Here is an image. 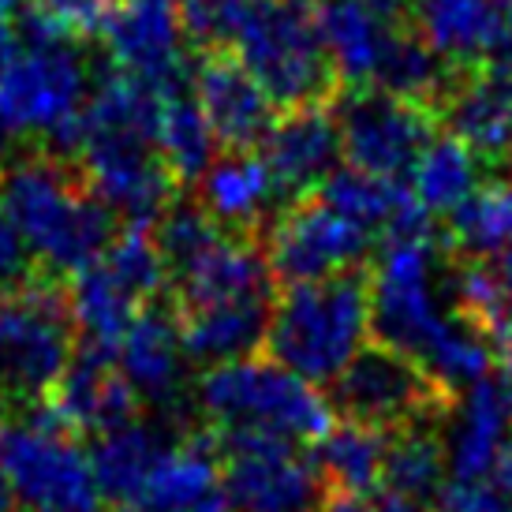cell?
Returning a JSON list of instances; mask_svg holds the SVG:
<instances>
[{
  "instance_id": "obj_15",
  "label": "cell",
  "mask_w": 512,
  "mask_h": 512,
  "mask_svg": "<svg viewBox=\"0 0 512 512\" xmlns=\"http://www.w3.org/2000/svg\"><path fill=\"white\" fill-rule=\"evenodd\" d=\"M449 479L445 483H490L512 445V374L490 370L449 400L441 419Z\"/></svg>"
},
{
  "instance_id": "obj_8",
  "label": "cell",
  "mask_w": 512,
  "mask_h": 512,
  "mask_svg": "<svg viewBox=\"0 0 512 512\" xmlns=\"http://www.w3.org/2000/svg\"><path fill=\"white\" fill-rule=\"evenodd\" d=\"M0 471L27 512H98L94 464L53 404L0 419Z\"/></svg>"
},
{
  "instance_id": "obj_30",
  "label": "cell",
  "mask_w": 512,
  "mask_h": 512,
  "mask_svg": "<svg viewBox=\"0 0 512 512\" xmlns=\"http://www.w3.org/2000/svg\"><path fill=\"white\" fill-rule=\"evenodd\" d=\"M445 247L464 262H490L512 247V180L494 176L471 195L445 228Z\"/></svg>"
},
{
  "instance_id": "obj_12",
  "label": "cell",
  "mask_w": 512,
  "mask_h": 512,
  "mask_svg": "<svg viewBox=\"0 0 512 512\" xmlns=\"http://www.w3.org/2000/svg\"><path fill=\"white\" fill-rule=\"evenodd\" d=\"M217 434V430H214ZM221 483L232 512H322L329 486L314 456L262 434H217Z\"/></svg>"
},
{
  "instance_id": "obj_40",
  "label": "cell",
  "mask_w": 512,
  "mask_h": 512,
  "mask_svg": "<svg viewBox=\"0 0 512 512\" xmlns=\"http://www.w3.org/2000/svg\"><path fill=\"white\" fill-rule=\"evenodd\" d=\"M113 512H116V509H113Z\"/></svg>"
},
{
  "instance_id": "obj_33",
  "label": "cell",
  "mask_w": 512,
  "mask_h": 512,
  "mask_svg": "<svg viewBox=\"0 0 512 512\" xmlns=\"http://www.w3.org/2000/svg\"><path fill=\"white\" fill-rule=\"evenodd\" d=\"M258 0H180L184 38L195 53H232L236 34Z\"/></svg>"
},
{
  "instance_id": "obj_26",
  "label": "cell",
  "mask_w": 512,
  "mask_h": 512,
  "mask_svg": "<svg viewBox=\"0 0 512 512\" xmlns=\"http://www.w3.org/2000/svg\"><path fill=\"white\" fill-rule=\"evenodd\" d=\"M191 79L161 90V124H157L161 157L169 161L172 176L180 180L184 191L199 184V176L214 165L217 146H221L206 113H202L199 98H195V83Z\"/></svg>"
},
{
  "instance_id": "obj_13",
  "label": "cell",
  "mask_w": 512,
  "mask_h": 512,
  "mask_svg": "<svg viewBox=\"0 0 512 512\" xmlns=\"http://www.w3.org/2000/svg\"><path fill=\"white\" fill-rule=\"evenodd\" d=\"M262 247L277 285L292 288L356 273L378 251V240L318 195H307L288 202L285 214L262 236Z\"/></svg>"
},
{
  "instance_id": "obj_5",
  "label": "cell",
  "mask_w": 512,
  "mask_h": 512,
  "mask_svg": "<svg viewBox=\"0 0 512 512\" xmlns=\"http://www.w3.org/2000/svg\"><path fill=\"white\" fill-rule=\"evenodd\" d=\"M79 348L64 281L0 292V419L49 404Z\"/></svg>"
},
{
  "instance_id": "obj_29",
  "label": "cell",
  "mask_w": 512,
  "mask_h": 512,
  "mask_svg": "<svg viewBox=\"0 0 512 512\" xmlns=\"http://www.w3.org/2000/svg\"><path fill=\"white\" fill-rule=\"evenodd\" d=\"M483 169V161L456 135H438L408 180H412L415 202L438 221V217H453L483 187Z\"/></svg>"
},
{
  "instance_id": "obj_23",
  "label": "cell",
  "mask_w": 512,
  "mask_h": 512,
  "mask_svg": "<svg viewBox=\"0 0 512 512\" xmlns=\"http://www.w3.org/2000/svg\"><path fill=\"white\" fill-rule=\"evenodd\" d=\"M412 30L453 72L501 64L505 4L501 0H412Z\"/></svg>"
},
{
  "instance_id": "obj_31",
  "label": "cell",
  "mask_w": 512,
  "mask_h": 512,
  "mask_svg": "<svg viewBox=\"0 0 512 512\" xmlns=\"http://www.w3.org/2000/svg\"><path fill=\"white\" fill-rule=\"evenodd\" d=\"M389 434L363 423H337L314 445V464L329 490H374L382 486Z\"/></svg>"
},
{
  "instance_id": "obj_18",
  "label": "cell",
  "mask_w": 512,
  "mask_h": 512,
  "mask_svg": "<svg viewBox=\"0 0 512 512\" xmlns=\"http://www.w3.org/2000/svg\"><path fill=\"white\" fill-rule=\"evenodd\" d=\"M191 195L228 236H247V240H262L288 206V195L273 180L266 157L255 150L217 154Z\"/></svg>"
},
{
  "instance_id": "obj_25",
  "label": "cell",
  "mask_w": 512,
  "mask_h": 512,
  "mask_svg": "<svg viewBox=\"0 0 512 512\" xmlns=\"http://www.w3.org/2000/svg\"><path fill=\"white\" fill-rule=\"evenodd\" d=\"M273 303H277L273 296H240L180 311L191 363L210 370L221 367V363L251 359L258 348H266Z\"/></svg>"
},
{
  "instance_id": "obj_22",
  "label": "cell",
  "mask_w": 512,
  "mask_h": 512,
  "mask_svg": "<svg viewBox=\"0 0 512 512\" xmlns=\"http://www.w3.org/2000/svg\"><path fill=\"white\" fill-rule=\"evenodd\" d=\"M53 412L64 419V427L79 438H101L109 430L128 427L139 412V397L120 374V363L109 352L94 348H75L72 363L64 370L60 385L53 389Z\"/></svg>"
},
{
  "instance_id": "obj_6",
  "label": "cell",
  "mask_w": 512,
  "mask_h": 512,
  "mask_svg": "<svg viewBox=\"0 0 512 512\" xmlns=\"http://www.w3.org/2000/svg\"><path fill=\"white\" fill-rule=\"evenodd\" d=\"M75 42H19L0 60V161L45 150L86 109L94 86Z\"/></svg>"
},
{
  "instance_id": "obj_11",
  "label": "cell",
  "mask_w": 512,
  "mask_h": 512,
  "mask_svg": "<svg viewBox=\"0 0 512 512\" xmlns=\"http://www.w3.org/2000/svg\"><path fill=\"white\" fill-rule=\"evenodd\" d=\"M72 165L98 195L116 221L135 228H154L169 202L184 191L172 176L161 146L143 135H86L75 120Z\"/></svg>"
},
{
  "instance_id": "obj_27",
  "label": "cell",
  "mask_w": 512,
  "mask_h": 512,
  "mask_svg": "<svg viewBox=\"0 0 512 512\" xmlns=\"http://www.w3.org/2000/svg\"><path fill=\"white\" fill-rule=\"evenodd\" d=\"M441 419H423V423H412V427L389 430L382 486L400 494V498L415 501L419 509L427 501H438L441 490H445V479H449Z\"/></svg>"
},
{
  "instance_id": "obj_10",
  "label": "cell",
  "mask_w": 512,
  "mask_h": 512,
  "mask_svg": "<svg viewBox=\"0 0 512 512\" xmlns=\"http://www.w3.org/2000/svg\"><path fill=\"white\" fill-rule=\"evenodd\" d=\"M333 116L348 165L382 180H408L427 146L438 139V113L430 105L374 86H344L333 98Z\"/></svg>"
},
{
  "instance_id": "obj_39",
  "label": "cell",
  "mask_w": 512,
  "mask_h": 512,
  "mask_svg": "<svg viewBox=\"0 0 512 512\" xmlns=\"http://www.w3.org/2000/svg\"><path fill=\"white\" fill-rule=\"evenodd\" d=\"M0 512H15V494L8 486V475L0 471Z\"/></svg>"
},
{
  "instance_id": "obj_16",
  "label": "cell",
  "mask_w": 512,
  "mask_h": 512,
  "mask_svg": "<svg viewBox=\"0 0 512 512\" xmlns=\"http://www.w3.org/2000/svg\"><path fill=\"white\" fill-rule=\"evenodd\" d=\"M101 42L113 68L139 75L161 90L195 75V64L184 57L180 0H116L105 15Z\"/></svg>"
},
{
  "instance_id": "obj_19",
  "label": "cell",
  "mask_w": 512,
  "mask_h": 512,
  "mask_svg": "<svg viewBox=\"0 0 512 512\" xmlns=\"http://www.w3.org/2000/svg\"><path fill=\"white\" fill-rule=\"evenodd\" d=\"M199 427L202 423H195V419L154 415V419H131L128 427L94 438L90 464H94L101 498L116 512H128L146 490L150 475L161 468V460Z\"/></svg>"
},
{
  "instance_id": "obj_28",
  "label": "cell",
  "mask_w": 512,
  "mask_h": 512,
  "mask_svg": "<svg viewBox=\"0 0 512 512\" xmlns=\"http://www.w3.org/2000/svg\"><path fill=\"white\" fill-rule=\"evenodd\" d=\"M68 299H72L79 344L94 348V352L120 356V344L128 337L135 314L143 311V303L131 299L101 262L68 281Z\"/></svg>"
},
{
  "instance_id": "obj_14",
  "label": "cell",
  "mask_w": 512,
  "mask_h": 512,
  "mask_svg": "<svg viewBox=\"0 0 512 512\" xmlns=\"http://www.w3.org/2000/svg\"><path fill=\"white\" fill-rule=\"evenodd\" d=\"M120 374L135 389L139 404H150L154 415L195 419V382H191V356L184 344L180 311L169 296L146 303L135 314L128 337L120 344Z\"/></svg>"
},
{
  "instance_id": "obj_38",
  "label": "cell",
  "mask_w": 512,
  "mask_h": 512,
  "mask_svg": "<svg viewBox=\"0 0 512 512\" xmlns=\"http://www.w3.org/2000/svg\"><path fill=\"white\" fill-rule=\"evenodd\" d=\"M359 4H367V8H378L385 15H400L404 12V0H359Z\"/></svg>"
},
{
  "instance_id": "obj_17",
  "label": "cell",
  "mask_w": 512,
  "mask_h": 512,
  "mask_svg": "<svg viewBox=\"0 0 512 512\" xmlns=\"http://www.w3.org/2000/svg\"><path fill=\"white\" fill-rule=\"evenodd\" d=\"M438 116L494 176L512 180V68L486 64L460 72Z\"/></svg>"
},
{
  "instance_id": "obj_35",
  "label": "cell",
  "mask_w": 512,
  "mask_h": 512,
  "mask_svg": "<svg viewBox=\"0 0 512 512\" xmlns=\"http://www.w3.org/2000/svg\"><path fill=\"white\" fill-rule=\"evenodd\" d=\"M322 512H419V505L385 486H374V490H333Z\"/></svg>"
},
{
  "instance_id": "obj_3",
  "label": "cell",
  "mask_w": 512,
  "mask_h": 512,
  "mask_svg": "<svg viewBox=\"0 0 512 512\" xmlns=\"http://www.w3.org/2000/svg\"><path fill=\"white\" fill-rule=\"evenodd\" d=\"M195 412L217 434H262L277 441H318L333 427V404L318 385L277 359H236L195 378Z\"/></svg>"
},
{
  "instance_id": "obj_20",
  "label": "cell",
  "mask_w": 512,
  "mask_h": 512,
  "mask_svg": "<svg viewBox=\"0 0 512 512\" xmlns=\"http://www.w3.org/2000/svg\"><path fill=\"white\" fill-rule=\"evenodd\" d=\"M273 180L281 184L288 202L307 199L341 169L344 143L333 105H303L277 116L266 143L258 146Z\"/></svg>"
},
{
  "instance_id": "obj_32",
  "label": "cell",
  "mask_w": 512,
  "mask_h": 512,
  "mask_svg": "<svg viewBox=\"0 0 512 512\" xmlns=\"http://www.w3.org/2000/svg\"><path fill=\"white\" fill-rule=\"evenodd\" d=\"M101 266L113 273L120 288L131 299H139L143 307L161 296H169V270H165V258L157 251L150 228H124L113 240V247L105 251Z\"/></svg>"
},
{
  "instance_id": "obj_7",
  "label": "cell",
  "mask_w": 512,
  "mask_h": 512,
  "mask_svg": "<svg viewBox=\"0 0 512 512\" xmlns=\"http://www.w3.org/2000/svg\"><path fill=\"white\" fill-rule=\"evenodd\" d=\"M232 57L240 60L277 109L329 105L337 72L326 53L318 15L303 0H258L236 34Z\"/></svg>"
},
{
  "instance_id": "obj_9",
  "label": "cell",
  "mask_w": 512,
  "mask_h": 512,
  "mask_svg": "<svg viewBox=\"0 0 512 512\" xmlns=\"http://www.w3.org/2000/svg\"><path fill=\"white\" fill-rule=\"evenodd\" d=\"M326 397L333 404V415L385 434L423 419H441L453 400L412 356L389 344L363 348L344 367L341 378L329 385Z\"/></svg>"
},
{
  "instance_id": "obj_24",
  "label": "cell",
  "mask_w": 512,
  "mask_h": 512,
  "mask_svg": "<svg viewBox=\"0 0 512 512\" xmlns=\"http://www.w3.org/2000/svg\"><path fill=\"white\" fill-rule=\"evenodd\" d=\"M128 512H232L221 483V449L206 423L191 430L150 475Z\"/></svg>"
},
{
  "instance_id": "obj_37",
  "label": "cell",
  "mask_w": 512,
  "mask_h": 512,
  "mask_svg": "<svg viewBox=\"0 0 512 512\" xmlns=\"http://www.w3.org/2000/svg\"><path fill=\"white\" fill-rule=\"evenodd\" d=\"M505 4V53H501V64L512 68V0H501Z\"/></svg>"
},
{
  "instance_id": "obj_36",
  "label": "cell",
  "mask_w": 512,
  "mask_h": 512,
  "mask_svg": "<svg viewBox=\"0 0 512 512\" xmlns=\"http://www.w3.org/2000/svg\"><path fill=\"white\" fill-rule=\"evenodd\" d=\"M498 483H501V494H505V505H509V512H512V445L498 468Z\"/></svg>"
},
{
  "instance_id": "obj_4",
  "label": "cell",
  "mask_w": 512,
  "mask_h": 512,
  "mask_svg": "<svg viewBox=\"0 0 512 512\" xmlns=\"http://www.w3.org/2000/svg\"><path fill=\"white\" fill-rule=\"evenodd\" d=\"M370 333V277L341 273L292 285L273 303L266 352L303 382L329 389L363 352Z\"/></svg>"
},
{
  "instance_id": "obj_34",
  "label": "cell",
  "mask_w": 512,
  "mask_h": 512,
  "mask_svg": "<svg viewBox=\"0 0 512 512\" xmlns=\"http://www.w3.org/2000/svg\"><path fill=\"white\" fill-rule=\"evenodd\" d=\"M116 0H38V8L45 15H53L60 23L64 34L72 38H90V34H101L105 27V15Z\"/></svg>"
},
{
  "instance_id": "obj_21",
  "label": "cell",
  "mask_w": 512,
  "mask_h": 512,
  "mask_svg": "<svg viewBox=\"0 0 512 512\" xmlns=\"http://www.w3.org/2000/svg\"><path fill=\"white\" fill-rule=\"evenodd\" d=\"M195 98L225 150H258L277 124L266 90L232 53H206L195 64Z\"/></svg>"
},
{
  "instance_id": "obj_2",
  "label": "cell",
  "mask_w": 512,
  "mask_h": 512,
  "mask_svg": "<svg viewBox=\"0 0 512 512\" xmlns=\"http://www.w3.org/2000/svg\"><path fill=\"white\" fill-rule=\"evenodd\" d=\"M0 206L49 281H72L98 266L120 236L116 214L90 191L79 165L45 150L0 161Z\"/></svg>"
},
{
  "instance_id": "obj_1",
  "label": "cell",
  "mask_w": 512,
  "mask_h": 512,
  "mask_svg": "<svg viewBox=\"0 0 512 512\" xmlns=\"http://www.w3.org/2000/svg\"><path fill=\"white\" fill-rule=\"evenodd\" d=\"M456 266L438 232H423L382 240L370 270V333L412 356L449 397L486 378L498 359L494 337L460 299Z\"/></svg>"
}]
</instances>
